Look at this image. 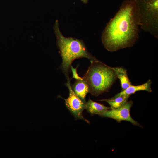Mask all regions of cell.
Segmentation results:
<instances>
[{
	"label": "cell",
	"mask_w": 158,
	"mask_h": 158,
	"mask_svg": "<svg viewBox=\"0 0 158 158\" xmlns=\"http://www.w3.org/2000/svg\"><path fill=\"white\" fill-rule=\"evenodd\" d=\"M139 21L134 0H125L115 16L107 23L101 39L110 52L133 46L138 35Z\"/></svg>",
	"instance_id": "6da1fadb"
},
{
	"label": "cell",
	"mask_w": 158,
	"mask_h": 158,
	"mask_svg": "<svg viewBox=\"0 0 158 158\" xmlns=\"http://www.w3.org/2000/svg\"><path fill=\"white\" fill-rule=\"evenodd\" d=\"M54 29L57 37V44L62 59L61 68L67 80L69 78L71 66L75 59L85 58L90 61H99L88 51L82 40L64 36L60 31L57 20L55 23Z\"/></svg>",
	"instance_id": "7a4b0ae2"
},
{
	"label": "cell",
	"mask_w": 158,
	"mask_h": 158,
	"mask_svg": "<svg viewBox=\"0 0 158 158\" xmlns=\"http://www.w3.org/2000/svg\"><path fill=\"white\" fill-rule=\"evenodd\" d=\"M90 62V65L82 78L88 86L89 93L96 97L108 92L117 77L112 67L99 60Z\"/></svg>",
	"instance_id": "3957f363"
},
{
	"label": "cell",
	"mask_w": 158,
	"mask_h": 158,
	"mask_svg": "<svg viewBox=\"0 0 158 158\" xmlns=\"http://www.w3.org/2000/svg\"><path fill=\"white\" fill-rule=\"evenodd\" d=\"M139 25L145 32L158 38V0H134Z\"/></svg>",
	"instance_id": "277c9868"
},
{
	"label": "cell",
	"mask_w": 158,
	"mask_h": 158,
	"mask_svg": "<svg viewBox=\"0 0 158 158\" xmlns=\"http://www.w3.org/2000/svg\"><path fill=\"white\" fill-rule=\"evenodd\" d=\"M71 79L70 78L67 79V82L65 84L69 90L68 97L66 99L61 98L64 100L67 108L75 118L83 120L89 123V121L84 118L83 115V112L85 109L86 103L83 101L73 91L70 83Z\"/></svg>",
	"instance_id": "5b68a950"
},
{
	"label": "cell",
	"mask_w": 158,
	"mask_h": 158,
	"mask_svg": "<svg viewBox=\"0 0 158 158\" xmlns=\"http://www.w3.org/2000/svg\"><path fill=\"white\" fill-rule=\"evenodd\" d=\"M133 104L132 101H128L123 106L117 109H109L100 116L102 117L113 119L118 123L122 121H127L133 125L142 127L141 125L130 116V110Z\"/></svg>",
	"instance_id": "8992f818"
},
{
	"label": "cell",
	"mask_w": 158,
	"mask_h": 158,
	"mask_svg": "<svg viewBox=\"0 0 158 158\" xmlns=\"http://www.w3.org/2000/svg\"><path fill=\"white\" fill-rule=\"evenodd\" d=\"M71 87L75 94L86 103V97L89 93V87L86 82L83 79L76 80Z\"/></svg>",
	"instance_id": "52a82bcc"
},
{
	"label": "cell",
	"mask_w": 158,
	"mask_h": 158,
	"mask_svg": "<svg viewBox=\"0 0 158 158\" xmlns=\"http://www.w3.org/2000/svg\"><path fill=\"white\" fill-rule=\"evenodd\" d=\"M151 81L149 80L145 83L139 85H131L126 89L122 90L119 93L116 95L114 97H117L124 95H130L134 93L135 92L141 90L147 91L148 92H152L151 88Z\"/></svg>",
	"instance_id": "ba28073f"
},
{
	"label": "cell",
	"mask_w": 158,
	"mask_h": 158,
	"mask_svg": "<svg viewBox=\"0 0 158 158\" xmlns=\"http://www.w3.org/2000/svg\"><path fill=\"white\" fill-rule=\"evenodd\" d=\"M85 109L92 115L94 114L100 115L106 111L110 109L111 108L95 102L89 98L87 102H86Z\"/></svg>",
	"instance_id": "9c48e42d"
},
{
	"label": "cell",
	"mask_w": 158,
	"mask_h": 158,
	"mask_svg": "<svg viewBox=\"0 0 158 158\" xmlns=\"http://www.w3.org/2000/svg\"><path fill=\"white\" fill-rule=\"evenodd\" d=\"M113 68L115 72L117 78L120 80L122 90L132 85L126 69L123 67H114Z\"/></svg>",
	"instance_id": "30bf717a"
},
{
	"label": "cell",
	"mask_w": 158,
	"mask_h": 158,
	"mask_svg": "<svg viewBox=\"0 0 158 158\" xmlns=\"http://www.w3.org/2000/svg\"><path fill=\"white\" fill-rule=\"evenodd\" d=\"M131 95H124L108 99H102L100 101H105L110 105L111 109L119 108L124 105L128 101V100Z\"/></svg>",
	"instance_id": "8fae6325"
},
{
	"label": "cell",
	"mask_w": 158,
	"mask_h": 158,
	"mask_svg": "<svg viewBox=\"0 0 158 158\" xmlns=\"http://www.w3.org/2000/svg\"><path fill=\"white\" fill-rule=\"evenodd\" d=\"M78 66V65L75 68H74L72 65L71 66V70L73 74L72 78H74L76 80H83V78L79 76L77 72V68Z\"/></svg>",
	"instance_id": "7c38bea8"
},
{
	"label": "cell",
	"mask_w": 158,
	"mask_h": 158,
	"mask_svg": "<svg viewBox=\"0 0 158 158\" xmlns=\"http://www.w3.org/2000/svg\"><path fill=\"white\" fill-rule=\"evenodd\" d=\"M84 4H86L88 3V0H80Z\"/></svg>",
	"instance_id": "4fadbf2b"
}]
</instances>
